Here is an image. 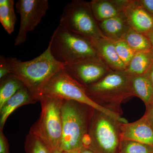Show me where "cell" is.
I'll list each match as a JSON object with an SVG mask.
<instances>
[{
	"instance_id": "obj_16",
	"label": "cell",
	"mask_w": 153,
	"mask_h": 153,
	"mask_svg": "<svg viewBox=\"0 0 153 153\" xmlns=\"http://www.w3.org/2000/svg\"><path fill=\"white\" fill-rule=\"evenodd\" d=\"M98 24L103 36L114 42L122 40L130 28L123 13Z\"/></svg>"
},
{
	"instance_id": "obj_18",
	"label": "cell",
	"mask_w": 153,
	"mask_h": 153,
	"mask_svg": "<svg viewBox=\"0 0 153 153\" xmlns=\"http://www.w3.org/2000/svg\"><path fill=\"white\" fill-rule=\"evenodd\" d=\"M133 93L137 96L148 106L153 102V87L146 74L130 76Z\"/></svg>"
},
{
	"instance_id": "obj_8",
	"label": "cell",
	"mask_w": 153,
	"mask_h": 153,
	"mask_svg": "<svg viewBox=\"0 0 153 153\" xmlns=\"http://www.w3.org/2000/svg\"><path fill=\"white\" fill-rule=\"evenodd\" d=\"M86 94L93 98L121 97L133 94L130 76L126 70L111 71L97 82L85 87Z\"/></svg>"
},
{
	"instance_id": "obj_23",
	"label": "cell",
	"mask_w": 153,
	"mask_h": 153,
	"mask_svg": "<svg viewBox=\"0 0 153 153\" xmlns=\"http://www.w3.org/2000/svg\"><path fill=\"white\" fill-rule=\"evenodd\" d=\"M25 150L27 153H49V150L38 136L32 133L26 137Z\"/></svg>"
},
{
	"instance_id": "obj_6",
	"label": "cell",
	"mask_w": 153,
	"mask_h": 153,
	"mask_svg": "<svg viewBox=\"0 0 153 153\" xmlns=\"http://www.w3.org/2000/svg\"><path fill=\"white\" fill-rule=\"evenodd\" d=\"M59 25L91 42L105 37L94 16L90 2L74 0L66 5Z\"/></svg>"
},
{
	"instance_id": "obj_30",
	"label": "cell",
	"mask_w": 153,
	"mask_h": 153,
	"mask_svg": "<svg viewBox=\"0 0 153 153\" xmlns=\"http://www.w3.org/2000/svg\"><path fill=\"white\" fill-rule=\"evenodd\" d=\"M145 74L149 78L153 87V63Z\"/></svg>"
},
{
	"instance_id": "obj_7",
	"label": "cell",
	"mask_w": 153,
	"mask_h": 153,
	"mask_svg": "<svg viewBox=\"0 0 153 153\" xmlns=\"http://www.w3.org/2000/svg\"><path fill=\"white\" fill-rule=\"evenodd\" d=\"M113 120L104 114L93 117L88 130L92 139L89 149L95 153H118L120 142Z\"/></svg>"
},
{
	"instance_id": "obj_17",
	"label": "cell",
	"mask_w": 153,
	"mask_h": 153,
	"mask_svg": "<svg viewBox=\"0 0 153 153\" xmlns=\"http://www.w3.org/2000/svg\"><path fill=\"white\" fill-rule=\"evenodd\" d=\"M153 63V50L136 52L126 71L130 76L143 75L146 73Z\"/></svg>"
},
{
	"instance_id": "obj_34",
	"label": "cell",
	"mask_w": 153,
	"mask_h": 153,
	"mask_svg": "<svg viewBox=\"0 0 153 153\" xmlns=\"http://www.w3.org/2000/svg\"><path fill=\"white\" fill-rule=\"evenodd\" d=\"M80 150H81V149L69 151V152H63V153H80Z\"/></svg>"
},
{
	"instance_id": "obj_29",
	"label": "cell",
	"mask_w": 153,
	"mask_h": 153,
	"mask_svg": "<svg viewBox=\"0 0 153 153\" xmlns=\"http://www.w3.org/2000/svg\"><path fill=\"white\" fill-rule=\"evenodd\" d=\"M145 116L153 127V102L149 106V109Z\"/></svg>"
},
{
	"instance_id": "obj_4",
	"label": "cell",
	"mask_w": 153,
	"mask_h": 153,
	"mask_svg": "<svg viewBox=\"0 0 153 153\" xmlns=\"http://www.w3.org/2000/svg\"><path fill=\"white\" fill-rule=\"evenodd\" d=\"M39 101L41 104V115L30 132L38 136L49 151L60 148L62 137L61 108L63 100L41 95Z\"/></svg>"
},
{
	"instance_id": "obj_22",
	"label": "cell",
	"mask_w": 153,
	"mask_h": 153,
	"mask_svg": "<svg viewBox=\"0 0 153 153\" xmlns=\"http://www.w3.org/2000/svg\"><path fill=\"white\" fill-rule=\"evenodd\" d=\"M118 153H153V146L130 140H121Z\"/></svg>"
},
{
	"instance_id": "obj_26",
	"label": "cell",
	"mask_w": 153,
	"mask_h": 153,
	"mask_svg": "<svg viewBox=\"0 0 153 153\" xmlns=\"http://www.w3.org/2000/svg\"><path fill=\"white\" fill-rule=\"evenodd\" d=\"M9 143L3 130H0V153H10Z\"/></svg>"
},
{
	"instance_id": "obj_19",
	"label": "cell",
	"mask_w": 153,
	"mask_h": 153,
	"mask_svg": "<svg viewBox=\"0 0 153 153\" xmlns=\"http://www.w3.org/2000/svg\"><path fill=\"white\" fill-rule=\"evenodd\" d=\"M13 0H0V22L9 34L14 32L17 18Z\"/></svg>"
},
{
	"instance_id": "obj_33",
	"label": "cell",
	"mask_w": 153,
	"mask_h": 153,
	"mask_svg": "<svg viewBox=\"0 0 153 153\" xmlns=\"http://www.w3.org/2000/svg\"><path fill=\"white\" fill-rule=\"evenodd\" d=\"M147 37L149 39L150 41L153 49V30L148 35Z\"/></svg>"
},
{
	"instance_id": "obj_2",
	"label": "cell",
	"mask_w": 153,
	"mask_h": 153,
	"mask_svg": "<svg viewBox=\"0 0 153 153\" xmlns=\"http://www.w3.org/2000/svg\"><path fill=\"white\" fill-rule=\"evenodd\" d=\"M41 95L61 100L78 102L106 115L114 120L124 123L127 122L116 113L100 105L91 99L86 94L85 87L74 80L64 69L53 75L41 88L38 94V100Z\"/></svg>"
},
{
	"instance_id": "obj_32",
	"label": "cell",
	"mask_w": 153,
	"mask_h": 153,
	"mask_svg": "<svg viewBox=\"0 0 153 153\" xmlns=\"http://www.w3.org/2000/svg\"><path fill=\"white\" fill-rule=\"evenodd\" d=\"M49 153H63V152L61 150L60 148H58L49 151Z\"/></svg>"
},
{
	"instance_id": "obj_13",
	"label": "cell",
	"mask_w": 153,
	"mask_h": 153,
	"mask_svg": "<svg viewBox=\"0 0 153 153\" xmlns=\"http://www.w3.org/2000/svg\"><path fill=\"white\" fill-rule=\"evenodd\" d=\"M99 57L103 60L110 69L114 71H123L126 66L119 57L114 41L102 37L91 41Z\"/></svg>"
},
{
	"instance_id": "obj_11",
	"label": "cell",
	"mask_w": 153,
	"mask_h": 153,
	"mask_svg": "<svg viewBox=\"0 0 153 153\" xmlns=\"http://www.w3.org/2000/svg\"><path fill=\"white\" fill-rule=\"evenodd\" d=\"M123 13L130 27L147 36L153 30V16L139 0H125Z\"/></svg>"
},
{
	"instance_id": "obj_31",
	"label": "cell",
	"mask_w": 153,
	"mask_h": 153,
	"mask_svg": "<svg viewBox=\"0 0 153 153\" xmlns=\"http://www.w3.org/2000/svg\"><path fill=\"white\" fill-rule=\"evenodd\" d=\"M80 153H95L91 150L89 149H87V148H85L84 147H82L81 148V150H80Z\"/></svg>"
},
{
	"instance_id": "obj_10",
	"label": "cell",
	"mask_w": 153,
	"mask_h": 153,
	"mask_svg": "<svg viewBox=\"0 0 153 153\" xmlns=\"http://www.w3.org/2000/svg\"><path fill=\"white\" fill-rule=\"evenodd\" d=\"M64 69L74 80L85 87L97 82L112 71L98 56L66 65Z\"/></svg>"
},
{
	"instance_id": "obj_14",
	"label": "cell",
	"mask_w": 153,
	"mask_h": 153,
	"mask_svg": "<svg viewBox=\"0 0 153 153\" xmlns=\"http://www.w3.org/2000/svg\"><path fill=\"white\" fill-rule=\"evenodd\" d=\"M37 102L27 88L25 85L22 87L0 108V130H3L8 117L15 110L23 105L34 104Z\"/></svg>"
},
{
	"instance_id": "obj_12",
	"label": "cell",
	"mask_w": 153,
	"mask_h": 153,
	"mask_svg": "<svg viewBox=\"0 0 153 153\" xmlns=\"http://www.w3.org/2000/svg\"><path fill=\"white\" fill-rule=\"evenodd\" d=\"M121 140H130L153 146V127L146 116L121 126Z\"/></svg>"
},
{
	"instance_id": "obj_3",
	"label": "cell",
	"mask_w": 153,
	"mask_h": 153,
	"mask_svg": "<svg viewBox=\"0 0 153 153\" xmlns=\"http://www.w3.org/2000/svg\"><path fill=\"white\" fill-rule=\"evenodd\" d=\"M49 45L55 60L65 66L98 56L90 41L59 25L53 32Z\"/></svg>"
},
{
	"instance_id": "obj_28",
	"label": "cell",
	"mask_w": 153,
	"mask_h": 153,
	"mask_svg": "<svg viewBox=\"0 0 153 153\" xmlns=\"http://www.w3.org/2000/svg\"><path fill=\"white\" fill-rule=\"evenodd\" d=\"M82 143L83 147L90 149L92 144V139L89 134L87 133L84 135L82 138Z\"/></svg>"
},
{
	"instance_id": "obj_25",
	"label": "cell",
	"mask_w": 153,
	"mask_h": 153,
	"mask_svg": "<svg viewBox=\"0 0 153 153\" xmlns=\"http://www.w3.org/2000/svg\"><path fill=\"white\" fill-rule=\"evenodd\" d=\"M11 74L9 58L1 55L0 57V79Z\"/></svg>"
},
{
	"instance_id": "obj_24",
	"label": "cell",
	"mask_w": 153,
	"mask_h": 153,
	"mask_svg": "<svg viewBox=\"0 0 153 153\" xmlns=\"http://www.w3.org/2000/svg\"><path fill=\"white\" fill-rule=\"evenodd\" d=\"M115 48L119 57L126 68L136 52L123 40L114 42Z\"/></svg>"
},
{
	"instance_id": "obj_1",
	"label": "cell",
	"mask_w": 153,
	"mask_h": 153,
	"mask_svg": "<svg viewBox=\"0 0 153 153\" xmlns=\"http://www.w3.org/2000/svg\"><path fill=\"white\" fill-rule=\"evenodd\" d=\"M9 59L11 74L24 83L38 101L41 88L65 66L53 57L49 45L43 53L33 60L22 61L16 58Z\"/></svg>"
},
{
	"instance_id": "obj_27",
	"label": "cell",
	"mask_w": 153,
	"mask_h": 153,
	"mask_svg": "<svg viewBox=\"0 0 153 153\" xmlns=\"http://www.w3.org/2000/svg\"><path fill=\"white\" fill-rule=\"evenodd\" d=\"M141 4L153 16V0H139Z\"/></svg>"
},
{
	"instance_id": "obj_15",
	"label": "cell",
	"mask_w": 153,
	"mask_h": 153,
	"mask_svg": "<svg viewBox=\"0 0 153 153\" xmlns=\"http://www.w3.org/2000/svg\"><path fill=\"white\" fill-rule=\"evenodd\" d=\"M125 0H92L90 2L94 16L100 22L123 13Z\"/></svg>"
},
{
	"instance_id": "obj_21",
	"label": "cell",
	"mask_w": 153,
	"mask_h": 153,
	"mask_svg": "<svg viewBox=\"0 0 153 153\" xmlns=\"http://www.w3.org/2000/svg\"><path fill=\"white\" fill-rule=\"evenodd\" d=\"M122 40L125 41L135 52L153 50L147 36L130 28Z\"/></svg>"
},
{
	"instance_id": "obj_20",
	"label": "cell",
	"mask_w": 153,
	"mask_h": 153,
	"mask_svg": "<svg viewBox=\"0 0 153 153\" xmlns=\"http://www.w3.org/2000/svg\"><path fill=\"white\" fill-rule=\"evenodd\" d=\"M1 80L0 108L17 91L25 86L24 83L11 74Z\"/></svg>"
},
{
	"instance_id": "obj_5",
	"label": "cell",
	"mask_w": 153,
	"mask_h": 153,
	"mask_svg": "<svg viewBox=\"0 0 153 153\" xmlns=\"http://www.w3.org/2000/svg\"><path fill=\"white\" fill-rule=\"evenodd\" d=\"M86 105L74 100H63L61 105L62 137L60 149L63 152L80 149L82 137L88 131Z\"/></svg>"
},
{
	"instance_id": "obj_9",
	"label": "cell",
	"mask_w": 153,
	"mask_h": 153,
	"mask_svg": "<svg viewBox=\"0 0 153 153\" xmlns=\"http://www.w3.org/2000/svg\"><path fill=\"white\" fill-rule=\"evenodd\" d=\"M16 11L21 16L19 33L15 45L25 43L28 33L35 30L49 9L48 0H19L16 3Z\"/></svg>"
}]
</instances>
